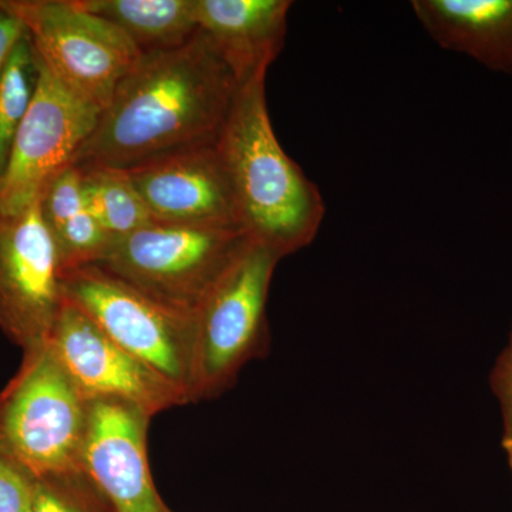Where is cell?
Here are the masks:
<instances>
[{"instance_id": "1", "label": "cell", "mask_w": 512, "mask_h": 512, "mask_svg": "<svg viewBox=\"0 0 512 512\" xmlns=\"http://www.w3.org/2000/svg\"><path fill=\"white\" fill-rule=\"evenodd\" d=\"M241 86L200 29L183 46L143 53L70 165L130 171L212 146Z\"/></svg>"}, {"instance_id": "2", "label": "cell", "mask_w": 512, "mask_h": 512, "mask_svg": "<svg viewBox=\"0 0 512 512\" xmlns=\"http://www.w3.org/2000/svg\"><path fill=\"white\" fill-rule=\"evenodd\" d=\"M266 73L242 83L217 141L237 201L239 221L252 241L282 259L309 247L325 218V202L272 127Z\"/></svg>"}, {"instance_id": "3", "label": "cell", "mask_w": 512, "mask_h": 512, "mask_svg": "<svg viewBox=\"0 0 512 512\" xmlns=\"http://www.w3.org/2000/svg\"><path fill=\"white\" fill-rule=\"evenodd\" d=\"M90 402L49 345L0 392V457L33 480L82 470Z\"/></svg>"}, {"instance_id": "4", "label": "cell", "mask_w": 512, "mask_h": 512, "mask_svg": "<svg viewBox=\"0 0 512 512\" xmlns=\"http://www.w3.org/2000/svg\"><path fill=\"white\" fill-rule=\"evenodd\" d=\"M249 241L238 228L156 222L116 239L93 265L168 308L195 316Z\"/></svg>"}, {"instance_id": "5", "label": "cell", "mask_w": 512, "mask_h": 512, "mask_svg": "<svg viewBox=\"0 0 512 512\" xmlns=\"http://www.w3.org/2000/svg\"><path fill=\"white\" fill-rule=\"evenodd\" d=\"M281 256L249 241L195 315L194 403L215 399L269 350V289Z\"/></svg>"}, {"instance_id": "6", "label": "cell", "mask_w": 512, "mask_h": 512, "mask_svg": "<svg viewBox=\"0 0 512 512\" xmlns=\"http://www.w3.org/2000/svg\"><path fill=\"white\" fill-rule=\"evenodd\" d=\"M67 301L82 309L111 340L194 403V315L175 311L97 265L63 272Z\"/></svg>"}, {"instance_id": "7", "label": "cell", "mask_w": 512, "mask_h": 512, "mask_svg": "<svg viewBox=\"0 0 512 512\" xmlns=\"http://www.w3.org/2000/svg\"><path fill=\"white\" fill-rule=\"evenodd\" d=\"M5 6L22 20L47 69L101 111L143 56L123 30L74 0H8Z\"/></svg>"}, {"instance_id": "8", "label": "cell", "mask_w": 512, "mask_h": 512, "mask_svg": "<svg viewBox=\"0 0 512 512\" xmlns=\"http://www.w3.org/2000/svg\"><path fill=\"white\" fill-rule=\"evenodd\" d=\"M36 62L35 96L0 175V217L20 214L42 200L99 123V107L60 82L37 55Z\"/></svg>"}, {"instance_id": "9", "label": "cell", "mask_w": 512, "mask_h": 512, "mask_svg": "<svg viewBox=\"0 0 512 512\" xmlns=\"http://www.w3.org/2000/svg\"><path fill=\"white\" fill-rule=\"evenodd\" d=\"M64 303L62 264L40 201L0 217V330L23 355L46 348Z\"/></svg>"}, {"instance_id": "10", "label": "cell", "mask_w": 512, "mask_h": 512, "mask_svg": "<svg viewBox=\"0 0 512 512\" xmlns=\"http://www.w3.org/2000/svg\"><path fill=\"white\" fill-rule=\"evenodd\" d=\"M49 346L89 402L119 400L151 417L190 403L173 384L117 345L67 299Z\"/></svg>"}, {"instance_id": "11", "label": "cell", "mask_w": 512, "mask_h": 512, "mask_svg": "<svg viewBox=\"0 0 512 512\" xmlns=\"http://www.w3.org/2000/svg\"><path fill=\"white\" fill-rule=\"evenodd\" d=\"M150 420L143 410L119 400L90 402L82 470L114 512H171L151 477Z\"/></svg>"}, {"instance_id": "12", "label": "cell", "mask_w": 512, "mask_h": 512, "mask_svg": "<svg viewBox=\"0 0 512 512\" xmlns=\"http://www.w3.org/2000/svg\"><path fill=\"white\" fill-rule=\"evenodd\" d=\"M126 173L158 224L242 229L217 143Z\"/></svg>"}, {"instance_id": "13", "label": "cell", "mask_w": 512, "mask_h": 512, "mask_svg": "<svg viewBox=\"0 0 512 512\" xmlns=\"http://www.w3.org/2000/svg\"><path fill=\"white\" fill-rule=\"evenodd\" d=\"M289 0H195L198 29L210 37L241 83L269 67L285 46Z\"/></svg>"}, {"instance_id": "14", "label": "cell", "mask_w": 512, "mask_h": 512, "mask_svg": "<svg viewBox=\"0 0 512 512\" xmlns=\"http://www.w3.org/2000/svg\"><path fill=\"white\" fill-rule=\"evenodd\" d=\"M412 9L443 49L512 74V0H413Z\"/></svg>"}, {"instance_id": "15", "label": "cell", "mask_w": 512, "mask_h": 512, "mask_svg": "<svg viewBox=\"0 0 512 512\" xmlns=\"http://www.w3.org/2000/svg\"><path fill=\"white\" fill-rule=\"evenodd\" d=\"M109 20L143 53L183 46L198 32L195 0H74Z\"/></svg>"}, {"instance_id": "16", "label": "cell", "mask_w": 512, "mask_h": 512, "mask_svg": "<svg viewBox=\"0 0 512 512\" xmlns=\"http://www.w3.org/2000/svg\"><path fill=\"white\" fill-rule=\"evenodd\" d=\"M79 171L84 208L114 241L156 224L126 171L111 168Z\"/></svg>"}, {"instance_id": "17", "label": "cell", "mask_w": 512, "mask_h": 512, "mask_svg": "<svg viewBox=\"0 0 512 512\" xmlns=\"http://www.w3.org/2000/svg\"><path fill=\"white\" fill-rule=\"evenodd\" d=\"M37 76L35 49L26 32L0 74V175L35 96Z\"/></svg>"}, {"instance_id": "18", "label": "cell", "mask_w": 512, "mask_h": 512, "mask_svg": "<svg viewBox=\"0 0 512 512\" xmlns=\"http://www.w3.org/2000/svg\"><path fill=\"white\" fill-rule=\"evenodd\" d=\"M32 512H114L83 470L36 480Z\"/></svg>"}, {"instance_id": "19", "label": "cell", "mask_w": 512, "mask_h": 512, "mask_svg": "<svg viewBox=\"0 0 512 512\" xmlns=\"http://www.w3.org/2000/svg\"><path fill=\"white\" fill-rule=\"evenodd\" d=\"M52 237L59 252L62 272L96 264L114 242V238L104 231L86 208L57 229Z\"/></svg>"}, {"instance_id": "20", "label": "cell", "mask_w": 512, "mask_h": 512, "mask_svg": "<svg viewBox=\"0 0 512 512\" xmlns=\"http://www.w3.org/2000/svg\"><path fill=\"white\" fill-rule=\"evenodd\" d=\"M40 210L52 234L84 210L82 173L73 165L64 168L46 188Z\"/></svg>"}, {"instance_id": "21", "label": "cell", "mask_w": 512, "mask_h": 512, "mask_svg": "<svg viewBox=\"0 0 512 512\" xmlns=\"http://www.w3.org/2000/svg\"><path fill=\"white\" fill-rule=\"evenodd\" d=\"M36 481L0 457V512H32Z\"/></svg>"}, {"instance_id": "22", "label": "cell", "mask_w": 512, "mask_h": 512, "mask_svg": "<svg viewBox=\"0 0 512 512\" xmlns=\"http://www.w3.org/2000/svg\"><path fill=\"white\" fill-rule=\"evenodd\" d=\"M491 387L500 402L503 413V446L505 450L512 447V330L507 348L498 357L491 375Z\"/></svg>"}, {"instance_id": "23", "label": "cell", "mask_w": 512, "mask_h": 512, "mask_svg": "<svg viewBox=\"0 0 512 512\" xmlns=\"http://www.w3.org/2000/svg\"><path fill=\"white\" fill-rule=\"evenodd\" d=\"M25 35L26 28L22 20L6 8L5 2H0V74L5 69L13 50Z\"/></svg>"}, {"instance_id": "24", "label": "cell", "mask_w": 512, "mask_h": 512, "mask_svg": "<svg viewBox=\"0 0 512 512\" xmlns=\"http://www.w3.org/2000/svg\"><path fill=\"white\" fill-rule=\"evenodd\" d=\"M505 453H507L508 463H510V467H511V471H512V447L507 448V450H505Z\"/></svg>"}, {"instance_id": "25", "label": "cell", "mask_w": 512, "mask_h": 512, "mask_svg": "<svg viewBox=\"0 0 512 512\" xmlns=\"http://www.w3.org/2000/svg\"><path fill=\"white\" fill-rule=\"evenodd\" d=\"M171 512H173V511H171Z\"/></svg>"}]
</instances>
